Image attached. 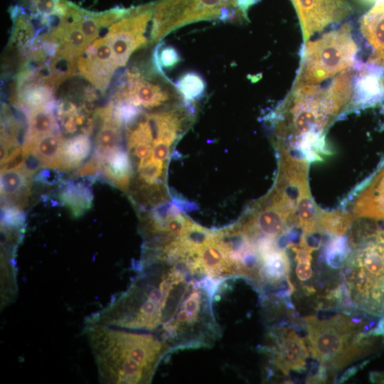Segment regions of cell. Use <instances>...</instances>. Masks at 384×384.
I'll return each mask as SVG.
<instances>
[{"label":"cell","instance_id":"obj_1","mask_svg":"<svg viewBox=\"0 0 384 384\" xmlns=\"http://www.w3.org/2000/svg\"><path fill=\"white\" fill-rule=\"evenodd\" d=\"M220 282L180 263L139 265L129 287L86 324L151 333L172 351L209 347L220 336L213 309Z\"/></svg>","mask_w":384,"mask_h":384},{"label":"cell","instance_id":"obj_2","mask_svg":"<svg viewBox=\"0 0 384 384\" xmlns=\"http://www.w3.org/2000/svg\"><path fill=\"white\" fill-rule=\"evenodd\" d=\"M85 334L103 383H149L171 347L156 335L103 324Z\"/></svg>","mask_w":384,"mask_h":384},{"label":"cell","instance_id":"obj_3","mask_svg":"<svg viewBox=\"0 0 384 384\" xmlns=\"http://www.w3.org/2000/svg\"><path fill=\"white\" fill-rule=\"evenodd\" d=\"M353 68L336 76L329 85H307L291 91L277 112L279 135L300 138L302 146L316 143L335 117L352 103Z\"/></svg>","mask_w":384,"mask_h":384},{"label":"cell","instance_id":"obj_4","mask_svg":"<svg viewBox=\"0 0 384 384\" xmlns=\"http://www.w3.org/2000/svg\"><path fill=\"white\" fill-rule=\"evenodd\" d=\"M304 321L311 356L326 370H341L369 353L379 336L375 328L367 331L364 322L343 314Z\"/></svg>","mask_w":384,"mask_h":384},{"label":"cell","instance_id":"obj_5","mask_svg":"<svg viewBox=\"0 0 384 384\" xmlns=\"http://www.w3.org/2000/svg\"><path fill=\"white\" fill-rule=\"evenodd\" d=\"M345 262L343 284L353 306L384 317V232L370 235Z\"/></svg>","mask_w":384,"mask_h":384},{"label":"cell","instance_id":"obj_6","mask_svg":"<svg viewBox=\"0 0 384 384\" xmlns=\"http://www.w3.org/2000/svg\"><path fill=\"white\" fill-rule=\"evenodd\" d=\"M304 43L292 88L319 84L347 71L352 68L358 53L352 26L348 22Z\"/></svg>","mask_w":384,"mask_h":384},{"label":"cell","instance_id":"obj_7","mask_svg":"<svg viewBox=\"0 0 384 384\" xmlns=\"http://www.w3.org/2000/svg\"><path fill=\"white\" fill-rule=\"evenodd\" d=\"M258 0H159L154 8L151 41L156 43L189 23L218 19L247 20V10Z\"/></svg>","mask_w":384,"mask_h":384},{"label":"cell","instance_id":"obj_8","mask_svg":"<svg viewBox=\"0 0 384 384\" xmlns=\"http://www.w3.org/2000/svg\"><path fill=\"white\" fill-rule=\"evenodd\" d=\"M182 98L175 85L168 80L161 82L144 78L138 72H128L126 80L117 95L118 102L147 109L161 106Z\"/></svg>","mask_w":384,"mask_h":384},{"label":"cell","instance_id":"obj_9","mask_svg":"<svg viewBox=\"0 0 384 384\" xmlns=\"http://www.w3.org/2000/svg\"><path fill=\"white\" fill-rule=\"evenodd\" d=\"M299 16L304 42L331 24L338 23L351 14L346 0H291Z\"/></svg>","mask_w":384,"mask_h":384},{"label":"cell","instance_id":"obj_10","mask_svg":"<svg viewBox=\"0 0 384 384\" xmlns=\"http://www.w3.org/2000/svg\"><path fill=\"white\" fill-rule=\"evenodd\" d=\"M273 345L268 348L272 363L284 374L306 369L309 352L304 339L291 327L279 326L270 334Z\"/></svg>","mask_w":384,"mask_h":384},{"label":"cell","instance_id":"obj_11","mask_svg":"<svg viewBox=\"0 0 384 384\" xmlns=\"http://www.w3.org/2000/svg\"><path fill=\"white\" fill-rule=\"evenodd\" d=\"M78 63L81 73L98 89L104 90L118 68L108 40L97 39L82 51Z\"/></svg>","mask_w":384,"mask_h":384},{"label":"cell","instance_id":"obj_12","mask_svg":"<svg viewBox=\"0 0 384 384\" xmlns=\"http://www.w3.org/2000/svg\"><path fill=\"white\" fill-rule=\"evenodd\" d=\"M360 29L370 48L369 63L384 66V2L375 4L362 17Z\"/></svg>","mask_w":384,"mask_h":384},{"label":"cell","instance_id":"obj_13","mask_svg":"<svg viewBox=\"0 0 384 384\" xmlns=\"http://www.w3.org/2000/svg\"><path fill=\"white\" fill-rule=\"evenodd\" d=\"M353 215L354 218H384V169L359 197Z\"/></svg>","mask_w":384,"mask_h":384},{"label":"cell","instance_id":"obj_14","mask_svg":"<svg viewBox=\"0 0 384 384\" xmlns=\"http://www.w3.org/2000/svg\"><path fill=\"white\" fill-rule=\"evenodd\" d=\"M101 159L102 169L107 179L121 190L126 191L133 172L128 154L117 148Z\"/></svg>","mask_w":384,"mask_h":384},{"label":"cell","instance_id":"obj_15","mask_svg":"<svg viewBox=\"0 0 384 384\" xmlns=\"http://www.w3.org/2000/svg\"><path fill=\"white\" fill-rule=\"evenodd\" d=\"M29 177L21 169L1 171V196L8 205L20 208L30 192Z\"/></svg>","mask_w":384,"mask_h":384},{"label":"cell","instance_id":"obj_16","mask_svg":"<svg viewBox=\"0 0 384 384\" xmlns=\"http://www.w3.org/2000/svg\"><path fill=\"white\" fill-rule=\"evenodd\" d=\"M384 95V82L380 75L370 71L369 69H361L359 76L353 85V96L356 105L374 104Z\"/></svg>","mask_w":384,"mask_h":384},{"label":"cell","instance_id":"obj_17","mask_svg":"<svg viewBox=\"0 0 384 384\" xmlns=\"http://www.w3.org/2000/svg\"><path fill=\"white\" fill-rule=\"evenodd\" d=\"M28 143L33 151L43 162L44 167L60 169L61 153L64 140L55 132L41 137Z\"/></svg>","mask_w":384,"mask_h":384},{"label":"cell","instance_id":"obj_18","mask_svg":"<svg viewBox=\"0 0 384 384\" xmlns=\"http://www.w3.org/2000/svg\"><path fill=\"white\" fill-rule=\"evenodd\" d=\"M90 150L91 142L87 134H80L65 140L60 169L69 171L77 168L87 158Z\"/></svg>","mask_w":384,"mask_h":384},{"label":"cell","instance_id":"obj_19","mask_svg":"<svg viewBox=\"0 0 384 384\" xmlns=\"http://www.w3.org/2000/svg\"><path fill=\"white\" fill-rule=\"evenodd\" d=\"M28 142L55 132L57 122L51 110V105L40 107L29 112L28 117Z\"/></svg>","mask_w":384,"mask_h":384},{"label":"cell","instance_id":"obj_20","mask_svg":"<svg viewBox=\"0 0 384 384\" xmlns=\"http://www.w3.org/2000/svg\"><path fill=\"white\" fill-rule=\"evenodd\" d=\"M298 224L303 230V234L309 235L317 232L319 227L318 209L309 189L304 190L297 201Z\"/></svg>","mask_w":384,"mask_h":384},{"label":"cell","instance_id":"obj_21","mask_svg":"<svg viewBox=\"0 0 384 384\" xmlns=\"http://www.w3.org/2000/svg\"><path fill=\"white\" fill-rule=\"evenodd\" d=\"M60 198L75 216L87 210L91 206L92 199L86 186L75 184L66 186L61 191Z\"/></svg>","mask_w":384,"mask_h":384},{"label":"cell","instance_id":"obj_22","mask_svg":"<svg viewBox=\"0 0 384 384\" xmlns=\"http://www.w3.org/2000/svg\"><path fill=\"white\" fill-rule=\"evenodd\" d=\"M175 86L182 99L191 104L200 98L206 90L203 78L195 72L185 73L178 79Z\"/></svg>","mask_w":384,"mask_h":384},{"label":"cell","instance_id":"obj_23","mask_svg":"<svg viewBox=\"0 0 384 384\" xmlns=\"http://www.w3.org/2000/svg\"><path fill=\"white\" fill-rule=\"evenodd\" d=\"M353 219V214L340 211L322 212L319 217V227L336 236H341L348 229Z\"/></svg>","mask_w":384,"mask_h":384},{"label":"cell","instance_id":"obj_24","mask_svg":"<svg viewBox=\"0 0 384 384\" xmlns=\"http://www.w3.org/2000/svg\"><path fill=\"white\" fill-rule=\"evenodd\" d=\"M21 2L43 22L48 21L50 16L60 15L61 0H21Z\"/></svg>","mask_w":384,"mask_h":384},{"label":"cell","instance_id":"obj_25","mask_svg":"<svg viewBox=\"0 0 384 384\" xmlns=\"http://www.w3.org/2000/svg\"><path fill=\"white\" fill-rule=\"evenodd\" d=\"M346 240L338 236L329 244L326 252V261L332 268L339 267L346 257Z\"/></svg>","mask_w":384,"mask_h":384},{"label":"cell","instance_id":"obj_26","mask_svg":"<svg viewBox=\"0 0 384 384\" xmlns=\"http://www.w3.org/2000/svg\"><path fill=\"white\" fill-rule=\"evenodd\" d=\"M180 55L172 46H164L160 50L157 48L154 53V64L158 71L164 73L163 68H171L180 62Z\"/></svg>","mask_w":384,"mask_h":384},{"label":"cell","instance_id":"obj_27","mask_svg":"<svg viewBox=\"0 0 384 384\" xmlns=\"http://www.w3.org/2000/svg\"><path fill=\"white\" fill-rule=\"evenodd\" d=\"M28 154V148L24 144L15 149L1 164V171L21 169Z\"/></svg>","mask_w":384,"mask_h":384},{"label":"cell","instance_id":"obj_28","mask_svg":"<svg viewBox=\"0 0 384 384\" xmlns=\"http://www.w3.org/2000/svg\"><path fill=\"white\" fill-rule=\"evenodd\" d=\"M311 261H297L296 274L299 280L306 282L312 277Z\"/></svg>","mask_w":384,"mask_h":384},{"label":"cell","instance_id":"obj_29","mask_svg":"<svg viewBox=\"0 0 384 384\" xmlns=\"http://www.w3.org/2000/svg\"><path fill=\"white\" fill-rule=\"evenodd\" d=\"M370 379L373 383H384V373L383 372H371L370 373Z\"/></svg>","mask_w":384,"mask_h":384},{"label":"cell","instance_id":"obj_30","mask_svg":"<svg viewBox=\"0 0 384 384\" xmlns=\"http://www.w3.org/2000/svg\"><path fill=\"white\" fill-rule=\"evenodd\" d=\"M372 2H374L375 4L380 3V2H384V0H368Z\"/></svg>","mask_w":384,"mask_h":384}]
</instances>
